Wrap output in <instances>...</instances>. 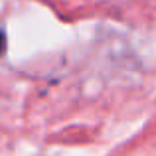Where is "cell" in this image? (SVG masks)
I'll return each instance as SVG.
<instances>
[{
  "label": "cell",
  "instance_id": "6da1fadb",
  "mask_svg": "<svg viewBox=\"0 0 156 156\" xmlns=\"http://www.w3.org/2000/svg\"><path fill=\"white\" fill-rule=\"evenodd\" d=\"M2 51H4V34L0 30V55H2Z\"/></svg>",
  "mask_w": 156,
  "mask_h": 156
}]
</instances>
